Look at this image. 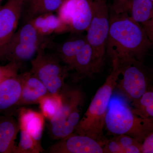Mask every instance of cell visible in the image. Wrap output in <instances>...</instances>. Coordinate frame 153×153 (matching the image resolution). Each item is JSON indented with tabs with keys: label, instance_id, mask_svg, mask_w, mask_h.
Masks as SVG:
<instances>
[{
	"label": "cell",
	"instance_id": "6da1fadb",
	"mask_svg": "<svg viewBox=\"0 0 153 153\" xmlns=\"http://www.w3.org/2000/svg\"><path fill=\"white\" fill-rule=\"evenodd\" d=\"M109 16L106 57L119 64L131 60L143 62L152 47L143 26L126 14L116 13L110 8Z\"/></svg>",
	"mask_w": 153,
	"mask_h": 153
},
{
	"label": "cell",
	"instance_id": "7a4b0ae2",
	"mask_svg": "<svg viewBox=\"0 0 153 153\" xmlns=\"http://www.w3.org/2000/svg\"><path fill=\"white\" fill-rule=\"evenodd\" d=\"M112 68L103 85L97 91L86 112L75 128V133L87 136L104 144L105 120L111 99L120 74L117 60L111 61Z\"/></svg>",
	"mask_w": 153,
	"mask_h": 153
},
{
	"label": "cell",
	"instance_id": "3957f363",
	"mask_svg": "<svg viewBox=\"0 0 153 153\" xmlns=\"http://www.w3.org/2000/svg\"><path fill=\"white\" fill-rule=\"evenodd\" d=\"M105 128L113 134L126 135L142 143L153 131V121L137 114L126 101L115 99L110 103Z\"/></svg>",
	"mask_w": 153,
	"mask_h": 153
},
{
	"label": "cell",
	"instance_id": "277c9868",
	"mask_svg": "<svg viewBox=\"0 0 153 153\" xmlns=\"http://www.w3.org/2000/svg\"><path fill=\"white\" fill-rule=\"evenodd\" d=\"M62 105L58 114L49 121V134L54 140L64 138L73 133L80 120L85 102L81 88L65 84L60 93Z\"/></svg>",
	"mask_w": 153,
	"mask_h": 153
},
{
	"label": "cell",
	"instance_id": "5b68a950",
	"mask_svg": "<svg viewBox=\"0 0 153 153\" xmlns=\"http://www.w3.org/2000/svg\"><path fill=\"white\" fill-rule=\"evenodd\" d=\"M49 37L41 36L30 21L17 30L0 52V60L22 63L31 60L41 47H47Z\"/></svg>",
	"mask_w": 153,
	"mask_h": 153
},
{
	"label": "cell",
	"instance_id": "8992f818",
	"mask_svg": "<svg viewBox=\"0 0 153 153\" xmlns=\"http://www.w3.org/2000/svg\"><path fill=\"white\" fill-rule=\"evenodd\" d=\"M109 27V8L106 0H94L93 17L85 36L93 50L97 74L102 70L106 58Z\"/></svg>",
	"mask_w": 153,
	"mask_h": 153
},
{
	"label": "cell",
	"instance_id": "52a82bcc",
	"mask_svg": "<svg viewBox=\"0 0 153 153\" xmlns=\"http://www.w3.org/2000/svg\"><path fill=\"white\" fill-rule=\"evenodd\" d=\"M46 47H41L31 60L30 71L44 83L49 93L60 94L70 71L68 66L61 64L56 55L45 52Z\"/></svg>",
	"mask_w": 153,
	"mask_h": 153
},
{
	"label": "cell",
	"instance_id": "ba28073f",
	"mask_svg": "<svg viewBox=\"0 0 153 153\" xmlns=\"http://www.w3.org/2000/svg\"><path fill=\"white\" fill-rule=\"evenodd\" d=\"M119 65L122 77L118 79L116 88L127 99L137 101L151 87V75L142 61L131 60Z\"/></svg>",
	"mask_w": 153,
	"mask_h": 153
},
{
	"label": "cell",
	"instance_id": "9c48e42d",
	"mask_svg": "<svg viewBox=\"0 0 153 153\" xmlns=\"http://www.w3.org/2000/svg\"><path fill=\"white\" fill-rule=\"evenodd\" d=\"M94 0H65L57 16L66 31L74 34L86 31L93 17Z\"/></svg>",
	"mask_w": 153,
	"mask_h": 153
},
{
	"label": "cell",
	"instance_id": "30bf717a",
	"mask_svg": "<svg viewBox=\"0 0 153 153\" xmlns=\"http://www.w3.org/2000/svg\"><path fill=\"white\" fill-rule=\"evenodd\" d=\"M23 5L24 0H7L0 7V52L16 32Z\"/></svg>",
	"mask_w": 153,
	"mask_h": 153
},
{
	"label": "cell",
	"instance_id": "8fae6325",
	"mask_svg": "<svg viewBox=\"0 0 153 153\" xmlns=\"http://www.w3.org/2000/svg\"><path fill=\"white\" fill-rule=\"evenodd\" d=\"M103 144L87 136L71 134L50 146V153H103Z\"/></svg>",
	"mask_w": 153,
	"mask_h": 153
},
{
	"label": "cell",
	"instance_id": "7c38bea8",
	"mask_svg": "<svg viewBox=\"0 0 153 153\" xmlns=\"http://www.w3.org/2000/svg\"><path fill=\"white\" fill-rule=\"evenodd\" d=\"M21 74L6 78L0 82V114L13 115L19 107L22 94Z\"/></svg>",
	"mask_w": 153,
	"mask_h": 153
},
{
	"label": "cell",
	"instance_id": "4fadbf2b",
	"mask_svg": "<svg viewBox=\"0 0 153 153\" xmlns=\"http://www.w3.org/2000/svg\"><path fill=\"white\" fill-rule=\"evenodd\" d=\"M110 8L116 13L126 14L140 24L153 17V4L151 0H114Z\"/></svg>",
	"mask_w": 153,
	"mask_h": 153
},
{
	"label": "cell",
	"instance_id": "5bb4252c",
	"mask_svg": "<svg viewBox=\"0 0 153 153\" xmlns=\"http://www.w3.org/2000/svg\"><path fill=\"white\" fill-rule=\"evenodd\" d=\"M21 75L22 88L19 107L38 103L43 96L49 93L44 83L30 71Z\"/></svg>",
	"mask_w": 153,
	"mask_h": 153
},
{
	"label": "cell",
	"instance_id": "9a60e30c",
	"mask_svg": "<svg viewBox=\"0 0 153 153\" xmlns=\"http://www.w3.org/2000/svg\"><path fill=\"white\" fill-rule=\"evenodd\" d=\"M20 131L13 115L0 114V153H17L15 141Z\"/></svg>",
	"mask_w": 153,
	"mask_h": 153
},
{
	"label": "cell",
	"instance_id": "2e32d148",
	"mask_svg": "<svg viewBox=\"0 0 153 153\" xmlns=\"http://www.w3.org/2000/svg\"><path fill=\"white\" fill-rule=\"evenodd\" d=\"M70 71H74V82H77L83 78H91L97 74L93 50L87 43L74 57Z\"/></svg>",
	"mask_w": 153,
	"mask_h": 153
},
{
	"label": "cell",
	"instance_id": "e0dca14e",
	"mask_svg": "<svg viewBox=\"0 0 153 153\" xmlns=\"http://www.w3.org/2000/svg\"><path fill=\"white\" fill-rule=\"evenodd\" d=\"M17 111L20 131L27 132L40 141L44 129V116L41 112L25 108H19Z\"/></svg>",
	"mask_w": 153,
	"mask_h": 153
},
{
	"label": "cell",
	"instance_id": "ac0fdd59",
	"mask_svg": "<svg viewBox=\"0 0 153 153\" xmlns=\"http://www.w3.org/2000/svg\"><path fill=\"white\" fill-rule=\"evenodd\" d=\"M64 1L24 0L22 18L24 23L44 14L57 12Z\"/></svg>",
	"mask_w": 153,
	"mask_h": 153
},
{
	"label": "cell",
	"instance_id": "d6986e66",
	"mask_svg": "<svg viewBox=\"0 0 153 153\" xmlns=\"http://www.w3.org/2000/svg\"><path fill=\"white\" fill-rule=\"evenodd\" d=\"M87 43L85 36H77L69 38L56 47V56L68 66L70 71L74 57Z\"/></svg>",
	"mask_w": 153,
	"mask_h": 153
},
{
	"label": "cell",
	"instance_id": "ffe728a7",
	"mask_svg": "<svg viewBox=\"0 0 153 153\" xmlns=\"http://www.w3.org/2000/svg\"><path fill=\"white\" fill-rule=\"evenodd\" d=\"M53 14H44L30 20L41 36L48 37L52 33L66 31L58 16Z\"/></svg>",
	"mask_w": 153,
	"mask_h": 153
},
{
	"label": "cell",
	"instance_id": "44dd1931",
	"mask_svg": "<svg viewBox=\"0 0 153 153\" xmlns=\"http://www.w3.org/2000/svg\"><path fill=\"white\" fill-rule=\"evenodd\" d=\"M41 113L49 121L52 120L59 112L62 105L60 94L50 93L44 96L39 100Z\"/></svg>",
	"mask_w": 153,
	"mask_h": 153
},
{
	"label": "cell",
	"instance_id": "7402d4cb",
	"mask_svg": "<svg viewBox=\"0 0 153 153\" xmlns=\"http://www.w3.org/2000/svg\"><path fill=\"white\" fill-rule=\"evenodd\" d=\"M132 104L137 114L153 121V87L149 88L140 98Z\"/></svg>",
	"mask_w": 153,
	"mask_h": 153
},
{
	"label": "cell",
	"instance_id": "603a6c76",
	"mask_svg": "<svg viewBox=\"0 0 153 153\" xmlns=\"http://www.w3.org/2000/svg\"><path fill=\"white\" fill-rule=\"evenodd\" d=\"M21 131L20 141L17 146V153H39L44 151L39 141L24 131Z\"/></svg>",
	"mask_w": 153,
	"mask_h": 153
},
{
	"label": "cell",
	"instance_id": "cb8c5ba5",
	"mask_svg": "<svg viewBox=\"0 0 153 153\" xmlns=\"http://www.w3.org/2000/svg\"><path fill=\"white\" fill-rule=\"evenodd\" d=\"M22 64L11 61L5 65L0 66V82L6 78L18 74Z\"/></svg>",
	"mask_w": 153,
	"mask_h": 153
},
{
	"label": "cell",
	"instance_id": "d4e9b609",
	"mask_svg": "<svg viewBox=\"0 0 153 153\" xmlns=\"http://www.w3.org/2000/svg\"><path fill=\"white\" fill-rule=\"evenodd\" d=\"M114 138L117 141L123 149V153H125L126 150L131 146L143 143L132 137L124 134L117 135Z\"/></svg>",
	"mask_w": 153,
	"mask_h": 153
},
{
	"label": "cell",
	"instance_id": "484cf974",
	"mask_svg": "<svg viewBox=\"0 0 153 153\" xmlns=\"http://www.w3.org/2000/svg\"><path fill=\"white\" fill-rule=\"evenodd\" d=\"M103 153H123V148L114 138L105 140L103 146Z\"/></svg>",
	"mask_w": 153,
	"mask_h": 153
},
{
	"label": "cell",
	"instance_id": "4316f807",
	"mask_svg": "<svg viewBox=\"0 0 153 153\" xmlns=\"http://www.w3.org/2000/svg\"><path fill=\"white\" fill-rule=\"evenodd\" d=\"M142 153H153V131L143 142Z\"/></svg>",
	"mask_w": 153,
	"mask_h": 153
},
{
	"label": "cell",
	"instance_id": "83f0119b",
	"mask_svg": "<svg viewBox=\"0 0 153 153\" xmlns=\"http://www.w3.org/2000/svg\"><path fill=\"white\" fill-rule=\"evenodd\" d=\"M143 25L148 38L149 39L152 46L153 47V17L148 22H145Z\"/></svg>",
	"mask_w": 153,
	"mask_h": 153
},
{
	"label": "cell",
	"instance_id": "f1b7e54d",
	"mask_svg": "<svg viewBox=\"0 0 153 153\" xmlns=\"http://www.w3.org/2000/svg\"><path fill=\"white\" fill-rule=\"evenodd\" d=\"M4 0H0V7L2 5V4Z\"/></svg>",
	"mask_w": 153,
	"mask_h": 153
},
{
	"label": "cell",
	"instance_id": "f546056e",
	"mask_svg": "<svg viewBox=\"0 0 153 153\" xmlns=\"http://www.w3.org/2000/svg\"><path fill=\"white\" fill-rule=\"evenodd\" d=\"M151 1H152V2L153 4V0H151Z\"/></svg>",
	"mask_w": 153,
	"mask_h": 153
}]
</instances>
